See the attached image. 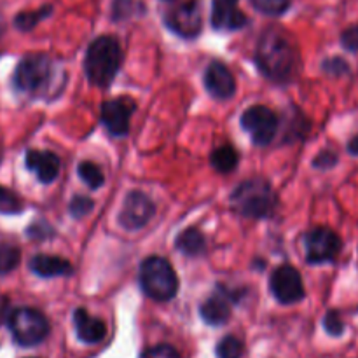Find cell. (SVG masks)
<instances>
[{"mask_svg": "<svg viewBox=\"0 0 358 358\" xmlns=\"http://www.w3.org/2000/svg\"><path fill=\"white\" fill-rule=\"evenodd\" d=\"M245 346L234 336H226L217 345V358H241L243 357Z\"/></svg>", "mask_w": 358, "mask_h": 358, "instance_id": "obj_22", "label": "cell"}, {"mask_svg": "<svg viewBox=\"0 0 358 358\" xmlns=\"http://www.w3.org/2000/svg\"><path fill=\"white\" fill-rule=\"evenodd\" d=\"M205 87L217 100H227L236 93V80L224 63L212 62L205 72Z\"/></svg>", "mask_w": 358, "mask_h": 358, "instance_id": "obj_13", "label": "cell"}, {"mask_svg": "<svg viewBox=\"0 0 358 358\" xmlns=\"http://www.w3.org/2000/svg\"><path fill=\"white\" fill-rule=\"evenodd\" d=\"M9 329L17 345L35 346L48 338L49 322L34 308H20L9 317Z\"/></svg>", "mask_w": 358, "mask_h": 358, "instance_id": "obj_5", "label": "cell"}, {"mask_svg": "<svg viewBox=\"0 0 358 358\" xmlns=\"http://www.w3.org/2000/svg\"><path fill=\"white\" fill-rule=\"evenodd\" d=\"M140 3L133 2V0H115L114 2V20H121L129 14V9H136Z\"/></svg>", "mask_w": 358, "mask_h": 358, "instance_id": "obj_32", "label": "cell"}, {"mask_svg": "<svg viewBox=\"0 0 358 358\" xmlns=\"http://www.w3.org/2000/svg\"><path fill=\"white\" fill-rule=\"evenodd\" d=\"M164 23H166V27L173 34L180 35V37H198L203 28V16L201 9H199V3L196 0H189V2L173 7L166 14V17H164Z\"/></svg>", "mask_w": 358, "mask_h": 358, "instance_id": "obj_9", "label": "cell"}, {"mask_svg": "<svg viewBox=\"0 0 358 358\" xmlns=\"http://www.w3.org/2000/svg\"><path fill=\"white\" fill-rule=\"evenodd\" d=\"M136 103L129 96H119L101 105V122L112 136H126L129 131V119Z\"/></svg>", "mask_w": 358, "mask_h": 358, "instance_id": "obj_11", "label": "cell"}, {"mask_svg": "<svg viewBox=\"0 0 358 358\" xmlns=\"http://www.w3.org/2000/svg\"><path fill=\"white\" fill-rule=\"evenodd\" d=\"M341 42L348 51L358 52V24H353L348 30L343 31Z\"/></svg>", "mask_w": 358, "mask_h": 358, "instance_id": "obj_30", "label": "cell"}, {"mask_svg": "<svg viewBox=\"0 0 358 358\" xmlns=\"http://www.w3.org/2000/svg\"><path fill=\"white\" fill-rule=\"evenodd\" d=\"M341 250V240L329 227H315L306 234V261L310 264L332 262Z\"/></svg>", "mask_w": 358, "mask_h": 358, "instance_id": "obj_8", "label": "cell"}, {"mask_svg": "<svg viewBox=\"0 0 358 358\" xmlns=\"http://www.w3.org/2000/svg\"><path fill=\"white\" fill-rule=\"evenodd\" d=\"M140 287L154 301H170L178 292V278L170 262L163 257H149L140 266Z\"/></svg>", "mask_w": 358, "mask_h": 358, "instance_id": "obj_4", "label": "cell"}, {"mask_svg": "<svg viewBox=\"0 0 358 358\" xmlns=\"http://www.w3.org/2000/svg\"><path fill=\"white\" fill-rule=\"evenodd\" d=\"M255 63L273 83H289L299 70V56L292 41L278 28L264 31L255 49Z\"/></svg>", "mask_w": 358, "mask_h": 358, "instance_id": "obj_1", "label": "cell"}, {"mask_svg": "<svg viewBox=\"0 0 358 358\" xmlns=\"http://www.w3.org/2000/svg\"><path fill=\"white\" fill-rule=\"evenodd\" d=\"M21 254L13 245H0V273H9L20 264Z\"/></svg>", "mask_w": 358, "mask_h": 358, "instance_id": "obj_24", "label": "cell"}, {"mask_svg": "<svg viewBox=\"0 0 358 358\" xmlns=\"http://www.w3.org/2000/svg\"><path fill=\"white\" fill-rule=\"evenodd\" d=\"M241 126L250 135L255 145H268L278 131V117L271 108L264 105H254L243 112Z\"/></svg>", "mask_w": 358, "mask_h": 358, "instance_id": "obj_7", "label": "cell"}, {"mask_svg": "<svg viewBox=\"0 0 358 358\" xmlns=\"http://www.w3.org/2000/svg\"><path fill=\"white\" fill-rule=\"evenodd\" d=\"M73 325H76L77 338L87 345H96L103 341L107 336V325L98 318H93L84 308H79L73 313Z\"/></svg>", "mask_w": 358, "mask_h": 358, "instance_id": "obj_17", "label": "cell"}, {"mask_svg": "<svg viewBox=\"0 0 358 358\" xmlns=\"http://www.w3.org/2000/svg\"><path fill=\"white\" fill-rule=\"evenodd\" d=\"M233 208L248 219H268L275 213L278 196L268 180L252 178L245 180L231 194Z\"/></svg>", "mask_w": 358, "mask_h": 358, "instance_id": "obj_3", "label": "cell"}, {"mask_svg": "<svg viewBox=\"0 0 358 358\" xmlns=\"http://www.w3.org/2000/svg\"><path fill=\"white\" fill-rule=\"evenodd\" d=\"M52 76V63L44 55L24 56L14 70V86L23 93H37L44 90Z\"/></svg>", "mask_w": 358, "mask_h": 358, "instance_id": "obj_6", "label": "cell"}, {"mask_svg": "<svg viewBox=\"0 0 358 358\" xmlns=\"http://www.w3.org/2000/svg\"><path fill=\"white\" fill-rule=\"evenodd\" d=\"M255 9L269 16H278L283 14L290 6V0H250Z\"/></svg>", "mask_w": 358, "mask_h": 358, "instance_id": "obj_25", "label": "cell"}, {"mask_svg": "<svg viewBox=\"0 0 358 358\" xmlns=\"http://www.w3.org/2000/svg\"><path fill=\"white\" fill-rule=\"evenodd\" d=\"M238 161H240V156H238V150L231 145H222L217 147L212 152V157H210V163L220 173H229L234 168L238 166Z\"/></svg>", "mask_w": 358, "mask_h": 358, "instance_id": "obj_20", "label": "cell"}, {"mask_svg": "<svg viewBox=\"0 0 358 358\" xmlns=\"http://www.w3.org/2000/svg\"><path fill=\"white\" fill-rule=\"evenodd\" d=\"M248 23L238 7V0H213L212 24L217 30H240Z\"/></svg>", "mask_w": 358, "mask_h": 358, "instance_id": "obj_15", "label": "cell"}, {"mask_svg": "<svg viewBox=\"0 0 358 358\" xmlns=\"http://www.w3.org/2000/svg\"><path fill=\"white\" fill-rule=\"evenodd\" d=\"M348 152L353 154V156H358V135L353 136L352 142L348 143Z\"/></svg>", "mask_w": 358, "mask_h": 358, "instance_id": "obj_34", "label": "cell"}, {"mask_svg": "<svg viewBox=\"0 0 358 358\" xmlns=\"http://www.w3.org/2000/svg\"><path fill=\"white\" fill-rule=\"evenodd\" d=\"M21 212V201L14 192L9 189L0 187V213H20Z\"/></svg>", "mask_w": 358, "mask_h": 358, "instance_id": "obj_27", "label": "cell"}, {"mask_svg": "<svg viewBox=\"0 0 358 358\" xmlns=\"http://www.w3.org/2000/svg\"><path fill=\"white\" fill-rule=\"evenodd\" d=\"M269 285H271L275 299L282 304H296L306 296L303 278H301L299 271L292 266H280L278 269H275Z\"/></svg>", "mask_w": 358, "mask_h": 358, "instance_id": "obj_10", "label": "cell"}, {"mask_svg": "<svg viewBox=\"0 0 358 358\" xmlns=\"http://www.w3.org/2000/svg\"><path fill=\"white\" fill-rule=\"evenodd\" d=\"M77 173H79L80 180H83L90 189H100L105 182L103 171L100 170V166L91 163V161H83V163H79Z\"/></svg>", "mask_w": 358, "mask_h": 358, "instance_id": "obj_21", "label": "cell"}, {"mask_svg": "<svg viewBox=\"0 0 358 358\" xmlns=\"http://www.w3.org/2000/svg\"><path fill=\"white\" fill-rule=\"evenodd\" d=\"M93 199L86 198V196H76V198H72V201H70L69 205V212L73 219H83L87 213L93 212Z\"/></svg>", "mask_w": 358, "mask_h": 358, "instance_id": "obj_26", "label": "cell"}, {"mask_svg": "<svg viewBox=\"0 0 358 358\" xmlns=\"http://www.w3.org/2000/svg\"><path fill=\"white\" fill-rule=\"evenodd\" d=\"M142 358H180L177 350L170 345H157L143 352Z\"/></svg>", "mask_w": 358, "mask_h": 358, "instance_id": "obj_29", "label": "cell"}, {"mask_svg": "<svg viewBox=\"0 0 358 358\" xmlns=\"http://www.w3.org/2000/svg\"><path fill=\"white\" fill-rule=\"evenodd\" d=\"M324 327L331 336H341L343 332H345V324H343L338 311H329V313L325 315Z\"/></svg>", "mask_w": 358, "mask_h": 358, "instance_id": "obj_28", "label": "cell"}, {"mask_svg": "<svg viewBox=\"0 0 358 358\" xmlns=\"http://www.w3.org/2000/svg\"><path fill=\"white\" fill-rule=\"evenodd\" d=\"M175 247L178 252L189 257H198V255L205 254L206 250V238L196 227H189V229L182 231L175 240Z\"/></svg>", "mask_w": 358, "mask_h": 358, "instance_id": "obj_19", "label": "cell"}, {"mask_svg": "<svg viewBox=\"0 0 358 358\" xmlns=\"http://www.w3.org/2000/svg\"><path fill=\"white\" fill-rule=\"evenodd\" d=\"M324 70L331 73V76H343V73L348 72L350 66L345 59L332 58V59H327V62H324Z\"/></svg>", "mask_w": 358, "mask_h": 358, "instance_id": "obj_31", "label": "cell"}, {"mask_svg": "<svg viewBox=\"0 0 358 358\" xmlns=\"http://www.w3.org/2000/svg\"><path fill=\"white\" fill-rule=\"evenodd\" d=\"M338 163V156H336L332 150H324V152L318 154L313 161L315 168H332Z\"/></svg>", "mask_w": 358, "mask_h": 358, "instance_id": "obj_33", "label": "cell"}, {"mask_svg": "<svg viewBox=\"0 0 358 358\" xmlns=\"http://www.w3.org/2000/svg\"><path fill=\"white\" fill-rule=\"evenodd\" d=\"M24 163L42 184H51L59 175V157L48 150H28Z\"/></svg>", "mask_w": 358, "mask_h": 358, "instance_id": "obj_16", "label": "cell"}, {"mask_svg": "<svg viewBox=\"0 0 358 358\" xmlns=\"http://www.w3.org/2000/svg\"><path fill=\"white\" fill-rule=\"evenodd\" d=\"M51 6H45L42 7V9L38 10H34V13H21L16 16V27L20 28V30H31V28L35 27V24L38 23V21L44 20L45 16H49L51 14Z\"/></svg>", "mask_w": 358, "mask_h": 358, "instance_id": "obj_23", "label": "cell"}, {"mask_svg": "<svg viewBox=\"0 0 358 358\" xmlns=\"http://www.w3.org/2000/svg\"><path fill=\"white\" fill-rule=\"evenodd\" d=\"M122 62V51L115 37L101 35L94 38L87 48L84 58V70L90 83L96 87L110 86L119 72Z\"/></svg>", "mask_w": 358, "mask_h": 358, "instance_id": "obj_2", "label": "cell"}, {"mask_svg": "<svg viewBox=\"0 0 358 358\" xmlns=\"http://www.w3.org/2000/svg\"><path fill=\"white\" fill-rule=\"evenodd\" d=\"M220 292H215L212 297L205 301L199 308L201 318L208 325L219 327L231 318V303L236 301V294L229 292L224 287H219Z\"/></svg>", "mask_w": 358, "mask_h": 358, "instance_id": "obj_14", "label": "cell"}, {"mask_svg": "<svg viewBox=\"0 0 358 358\" xmlns=\"http://www.w3.org/2000/svg\"><path fill=\"white\" fill-rule=\"evenodd\" d=\"M154 215V203L147 194L140 191L129 192L124 198L122 208L119 212V222L124 229L136 231L147 226Z\"/></svg>", "mask_w": 358, "mask_h": 358, "instance_id": "obj_12", "label": "cell"}, {"mask_svg": "<svg viewBox=\"0 0 358 358\" xmlns=\"http://www.w3.org/2000/svg\"><path fill=\"white\" fill-rule=\"evenodd\" d=\"M30 269L41 278L66 276L72 273V266L66 259L58 255H35L30 261Z\"/></svg>", "mask_w": 358, "mask_h": 358, "instance_id": "obj_18", "label": "cell"}]
</instances>
